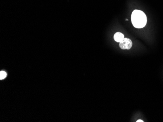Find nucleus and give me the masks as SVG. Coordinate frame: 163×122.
Returning a JSON list of instances; mask_svg holds the SVG:
<instances>
[{
	"label": "nucleus",
	"instance_id": "1",
	"mask_svg": "<svg viewBox=\"0 0 163 122\" xmlns=\"http://www.w3.org/2000/svg\"><path fill=\"white\" fill-rule=\"evenodd\" d=\"M131 19L133 25L137 28H143L146 24V16L145 14L141 10H134L131 14Z\"/></svg>",
	"mask_w": 163,
	"mask_h": 122
},
{
	"label": "nucleus",
	"instance_id": "5",
	"mask_svg": "<svg viewBox=\"0 0 163 122\" xmlns=\"http://www.w3.org/2000/svg\"><path fill=\"white\" fill-rule=\"evenodd\" d=\"M137 122H143L144 121H143V120H137L136 121Z\"/></svg>",
	"mask_w": 163,
	"mask_h": 122
},
{
	"label": "nucleus",
	"instance_id": "4",
	"mask_svg": "<svg viewBox=\"0 0 163 122\" xmlns=\"http://www.w3.org/2000/svg\"><path fill=\"white\" fill-rule=\"evenodd\" d=\"M7 75L6 73L4 71H1L0 72V79L2 80L5 79Z\"/></svg>",
	"mask_w": 163,
	"mask_h": 122
},
{
	"label": "nucleus",
	"instance_id": "2",
	"mask_svg": "<svg viewBox=\"0 0 163 122\" xmlns=\"http://www.w3.org/2000/svg\"><path fill=\"white\" fill-rule=\"evenodd\" d=\"M132 41L128 38H124V39L119 43L120 47L123 50H129L132 47Z\"/></svg>",
	"mask_w": 163,
	"mask_h": 122
},
{
	"label": "nucleus",
	"instance_id": "3",
	"mask_svg": "<svg viewBox=\"0 0 163 122\" xmlns=\"http://www.w3.org/2000/svg\"><path fill=\"white\" fill-rule=\"evenodd\" d=\"M124 35L120 32H117L114 35L115 41L118 42H120L124 39Z\"/></svg>",
	"mask_w": 163,
	"mask_h": 122
}]
</instances>
